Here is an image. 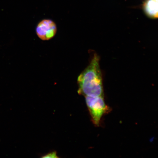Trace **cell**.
I'll list each match as a JSON object with an SVG mask.
<instances>
[{
	"label": "cell",
	"mask_w": 158,
	"mask_h": 158,
	"mask_svg": "<svg viewBox=\"0 0 158 158\" xmlns=\"http://www.w3.org/2000/svg\"><path fill=\"white\" fill-rule=\"evenodd\" d=\"M100 58L94 54L89 64L77 78L78 93L85 96H104L102 74Z\"/></svg>",
	"instance_id": "1"
},
{
	"label": "cell",
	"mask_w": 158,
	"mask_h": 158,
	"mask_svg": "<svg viewBox=\"0 0 158 158\" xmlns=\"http://www.w3.org/2000/svg\"><path fill=\"white\" fill-rule=\"evenodd\" d=\"M85 97L93 123L96 126H99L102 116L110 110L105 102L104 96Z\"/></svg>",
	"instance_id": "2"
},
{
	"label": "cell",
	"mask_w": 158,
	"mask_h": 158,
	"mask_svg": "<svg viewBox=\"0 0 158 158\" xmlns=\"http://www.w3.org/2000/svg\"><path fill=\"white\" fill-rule=\"evenodd\" d=\"M57 27L56 23L50 19H44L37 24L36 34L40 39L43 41L48 40L56 35Z\"/></svg>",
	"instance_id": "3"
},
{
	"label": "cell",
	"mask_w": 158,
	"mask_h": 158,
	"mask_svg": "<svg viewBox=\"0 0 158 158\" xmlns=\"http://www.w3.org/2000/svg\"><path fill=\"white\" fill-rule=\"evenodd\" d=\"M143 9L144 13L149 18L158 19V0H145Z\"/></svg>",
	"instance_id": "4"
},
{
	"label": "cell",
	"mask_w": 158,
	"mask_h": 158,
	"mask_svg": "<svg viewBox=\"0 0 158 158\" xmlns=\"http://www.w3.org/2000/svg\"><path fill=\"white\" fill-rule=\"evenodd\" d=\"M42 158H58L56 152H51L42 157Z\"/></svg>",
	"instance_id": "5"
}]
</instances>
